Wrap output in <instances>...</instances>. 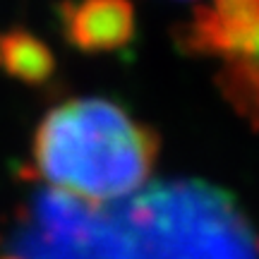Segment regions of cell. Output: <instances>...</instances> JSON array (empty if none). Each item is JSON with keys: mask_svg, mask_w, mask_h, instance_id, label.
Listing matches in <instances>:
<instances>
[{"mask_svg": "<svg viewBox=\"0 0 259 259\" xmlns=\"http://www.w3.org/2000/svg\"><path fill=\"white\" fill-rule=\"evenodd\" d=\"M161 139L118 101L77 96L44 113L31 137V173L51 190L111 206L147 187Z\"/></svg>", "mask_w": 259, "mask_h": 259, "instance_id": "obj_1", "label": "cell"}, {"mask_svg": "<svg viewBox=\"0 0 259 259\" xmlns=\"http://www.w3.org/2000/svg\"><path fill=\"white\" fill-rule=\"evenodd\" d=\"M106 213L115 259H259L250 219L231 192L206 180H161Z\"/></svg>", "mask_w": 259, "mask_h": 259, "instance_id": "obj_2", "label": "cell"}, {"mask_svg": "<svg viewBox=\"0 0 259 259\" xmlns=\"http://www.w3.org/2000/svg\"><path fill=\"white\" fill-rule=\"evenodd\" d=\"M185 53L221 60L216 87L247 122L259 127V0H211L178 27Z\"/></svg>", "mask_w": 259, "mask_h": 259, "instance_id": "obj_3", "label": "cell"}, {"mask_svg": "<svg viewBox=\"0 0 259 259\" xmlns=\"http://www.w3.org/2000/svg\"><path fill=\"white\" fill-rule=\"evenodd\" d=\"M12 252L27 259H115L106 206L44 190L19 219Z\"/></svg>", "mask_w": 259, "mask_h": 259, "instance_id": "obj_4", "label": "cell"}, {"mask_svg": "<svg viewBox=\"0 0 259 259\" xmlns=\"http://www.w3.org/2000/svg\"><path fill=\"white\" fill-rule=\"evenodd\" d=\"M58 17L63 38L84 56L120 53L137 36V12L130 0H65Z\"/></svg>", "mask_w": 259, "mask_h": 259, "instance_id": "obj_5", "label": "cell"}, {"mask_svg": "<svg viewBox=\"0 0 259 259\" xmlns=\"http://www.w3.org/2000/svg\"><path fill=\"white\" fill-rule=\"evenodd\" d=\"M58 63L44 38L24 27L0 31V72L27 87H44L56 77Z\"/></svg>", "mask_w": 259, "mask_h": 259, "instance_id": "obj_6", "label": "cell"}, {"mask_svg": "<svg viewBox=\"0 0 259 259\" xmlns=\"http://www.w3.org/2000/svg\"><path fill=\"white\" fill-rule=\"evenodd\" d=\"M0 259H27V257H22V254H17V252H3V254H0Z\"/></svg>", "mask_w": 259, "mask_h": 259, "instance_id": "obj_7", "label": "cell"}]
</instances>
